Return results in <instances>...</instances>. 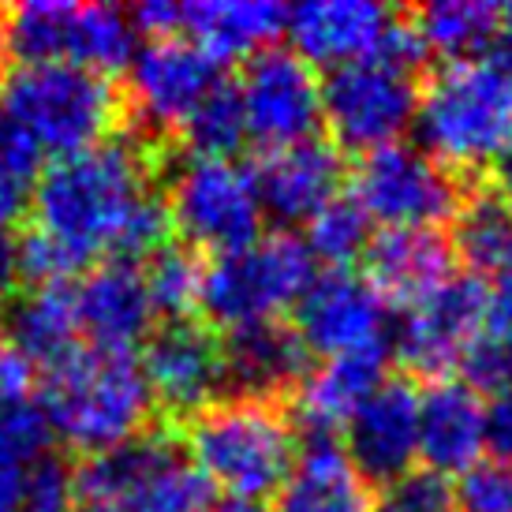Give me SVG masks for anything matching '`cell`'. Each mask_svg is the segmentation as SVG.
Instances as JSON below:
<instances>
[{"mask_svg": "<svg viewBox=\"0 0 512 512\" xmlns=\"http://www.w3.org/2000/svg\"><path fill=\"white\" fill-rule=\"evenodd\" d=\"M154 150L143 139L57 157L34 180V228L15 236L19 281L53 285L98 262H139L169 243L172 221L154 187Z\"/></svg>", "mask_w": 512, "mask_h": 512, "instance_id": "obj_1", "label": "cell"}, {"mask_svg": "<svg viewBox=\"0 0 512 512\" xmlns=\"http://www.w3.org/2000/svg\"><path fill=\"white\" fill-rule=\"evenodd\" d=\"M0 124L38 157H68L128 128V101L109 75L72 64H27L0 86Z\"/></svg>", "mask_w": 512, "mask_h": 512, "instance_id": "obj_2", "label": "cell"}, {"mask_svg": "<svg viewBox=\"0 0 512 512\" xmlns=\"http://www.w3.org/2000/svg\"><path fill=\"white\" fill-rule=\"evenodd\" d=\"M184 449L202 479L232 494V501L258 505L281 494L296 468V430L277 400L225 397L184 419Z\"/></svg>", "mask_w": 512, "mask_h": 512, "instance_id": "obj_3", "label": "cell"}, {"mask_svg": "<svg viewBox=\"0 0 512 512\" xmlns=\"http://www.w3.org/2000/svg\"><path fill=\"white\" fill-rule=\"evenodd\" d=\"M38 404L49 430L90 456L146 434L154 412V397L135 356L94 348H75L72 356L45 367Z\"/></svg>", "mask_w": 512, "mask_h": 512, "instance_id": "obj_4", "label": "cell"}, {"mask_svg": "<svg viewBox=\"0 0 512 512\" xmlns=\"http://www.w3.org/2000/svg\"><path fill=\"white\" fill-rule=\"evenodd\" d=\"M412 128L438 165L475 180L512 143V86L483 60L441 64L419 90Z\"/></svg>", "mask_w": 512, "mask_h": 512, "instance_id": "obj_5", "label": "cell"}, {"mask_svg": "<svg viewBox=\"0 0 512 512\" xmlns=\"http://www.w3.org/2000/svg\"><path fill=\"white\" fill-rule=\"evenodd\" d=\"M75 501L109 512H210L214 486L172 434H139L94 453L72 475Z\"/></svg>", "mask_w": 512, "mask_h": 512, "instance_id": "obj_6", "label": "cell"}, {"mask_svg": "<svg viewBox=\"0 0 512 512\" xmlns=\"http://www.w3.org/2000/svg\"><path fill=\"white\" fill-rule=\"evenodd\" d=\"M307 243L292 232L258 236L232 255H217L202 270L199 311L225 333L258 322H277V314L296 307L314 277Z\"/></svg>", "mask_w": 512, "mask_h": 512, "instance_id": "obj_7", "label": "cell"}, {"mask_svg": "<svg viewBox=\"0 0 512 512\" xmlns=\"http://www.w3.org/2000/svg\"><path fill=\"white\" fill-rule=\"evenodd\" d=\"M8 53L27 64H72L86 72H120L135 57V27L113 4L27 0L4 12Z\"/></svg>", "mask_w": 512, "mask_h": 512, "instance_id": "obj_8", "label": "cell"}, {"mask_svg": "<svg viewBox=\"0 0 512 512\" xmlns=\"http://www.w3.org/2000/svg\"><path fill=\"white\" fill-rule=\"evenodd\" d=\"M161 195L172 228L191 251H214V258L232 255L262 232V206L251 172L232 157L184 154L169 165V187Z\"/></svg>", "mask_w": 512, "mask_h": 512, "instance_id": "obj_9", "label": "cell"}, {"mask_svg": "<svg viewBox=\"0 0 512 512\" xmlns=\"http://www.w3.org/2000/svg\"><path fill=\"white\" fill-rule=\"evenodd\" d=\"M475 180L438 165L427 150L389 143L363 154L352 172V199L385 228L453 225Z\"/></svg>", "mask_w": 512, "mask_h": 512, "instance_id": "obj_10", "label": "cell"}, {"mask_svg": "<svg viewBox=\"0 0 512 512\" xmlns=\"http://www.w3.org/2000/svg\"><path fill=\"white\" fill-rule=\"evenodd\" d=\"M419 113V79L393 72L378 60L333 68L322 83V124L337 150L370 154L400 143Z\"/></svg>", "mask_w": 512, "mask_h": 512, "instance_id": "obj_11", "label": "cell"}, {"mask_svg": "<svg viewBox=\"0 0 512 512\" xmlns=\"http://www.w3.org/2000/svg\"><path fill=\"white\" fill-rule=\"evenodd\" d=\"M221 83V64L195 42H150L128 64V124L143 128V143L157 146L165 135H180L187 116Z\"/></svg>", "mask_w": 512, "mask_h": 512, "instance_id": "obj_12", "label": "cell"}, {"mask_svg": "<svg viewBox=\"0 0 512 512\" xmlns=\"http://www.w3.org/2000/svg\"><path fill=\"white\" fill-rule=\"evenodd\" d=\"M236 94L243 105L247 139H255L262 150L318 139L322 83L311 64L292 49L270 45L255 53L236 83Z\"/></svg>", "mask_w": 512, "mask_h": 512, "instance_id": "obj_13", "label": "cell"}, {"mask_svg": "<svg viewBox=\"0 0 512 512\" xmlns=\"http://www.w3.org/2000/svg\"><path fill=\"white\" fill-rule=\"evenodd\" d=\"M490 285L479 273H456L434 296L404 311L393 337V356L408 378L441 382L460 367L471 341L483 333Z\"/></svg>", "mask_w": 512, "mask_h": 512, "instance_id": "obj_14", "label": "cell"}, {"mask_svg": "<svg viewBox=\"0 0 512 512\" xmlns=\"http://www.w3.org/2000/svg\"><path fill=\"white\" fill-rule=\"evenodd\" d=\"M139 370L154 404H161L172 419H191L225 393L221 341L214 329L191 318H176L154 329L146 337Z\"/></svg>", "mask_w": 512, "mask_h": 512, "instance_id": "obj_15", "label": "cell"}, {"mask_svg": "<svg viewBox=\"0 0 512 512\" xmlns=\"http://www.w3.org/2000/svg\"><path fill=\"white\" fill-rule=\"evenodd\" d=\"M292 311H296L292 329L311 356H348V352L385 341V303L367 285L363 273H318L311 277V285L303 288Z\"/></svg>", "mask_w": 512, "mask_h": 512, "instance_id": "obj_16", "label": "cell"}, {"mask_svg": "<svg viewBox=\"0 0 512 512\" xmlns=\"http://www.w3.org/2000/svg\"><path fill=\"white\" fill-rule=\"evenodd\" d=\"M344 456L370 486L393 483L419 456V389L408 374L385 378L344 423Z\"/></svg>", "mask_w": 512, "mask_h": 512, "instance_id": "obj_17", "label": "cell"}, {"mask_svg": "<svg viewBox=\"0 0 512 512\" xmlns=\"http://www.w3.org/2000/svg\"><path fill=\"white\" fill-rule=\"evenodd\" d=\"M262 217H273L277 225H303L322 206L341 195L344 184V154L329 139H307L296 146L266 150L251 165Z\"/></svg>", "mask_w": 512, "mask_h": 512, "instance_id": "obj_18", "label": "cell"}, {"mask_svg": "<svg viewBox=\"0 0 512 512\" xmlns=\"http://www.w3.org/2000/svg\"><path fill=\"white\" fill-rule=\"evenodd\" d=\"M385 370H389V344L385 341L348 352V356H333L318 370H311L296 393L285 400L296 438H337V430H344L352 412L389 378Z\"/></svg>", "mask_w": 512, "mask_h": 512, "instance_id": "obj_19", "label": "cell"}, {"mask_svg": "<svg viewBox=\"0 0 512 512\" xmlns=\"http://www.w3.org/2000/svg\"><path fill=\"white\" fill-rule=\"evenodd\" d=\"M79 333L90 337L94 352L131 356L154 333V303L146 292L143 270L135 262H98L75 285Z\"/></svg>", "mask_w": 512, "mask_h": 512, "instance_id": "obj_20", "label": "cell"}, {"mask_svg": "<svg viewBox=\"0 0 512 512\" xmlns=\"http://www.w3.org/2000/svg\"><path fill=\"white\" fill-rule=\"evenodd\" d=\"M367 285L382 303L415 307L456 277V247L445 228H382L374 232L367 255Z\"/></svg>", "mask_w": 512, "mask_h": 512, "instance_id": "obj_21", "label": "cell"}, {"mask_svg": "<svg viewBox=\"0 0 512 512\" xmlns=\"http://www.w3.org/2000/svg\"><path fill=\"white\" fill-rule=\"evenodd\" d=\"M393 19L397 12L374 0H307L299 8H288L285 30L292 38V53H299L311 68H344L374 57Z\"/></svg>", "mask_w": 512, "mask_h": 512, "instance_id": "obj_22", "label": "cell"}, {"mask_svg": "<svg viewBox=\"0 0 512 512\" xmlns=\"http://www.w3.org/2000/svg\"><path fill=\"white\" fill-rule=\"evenodd\" d=\"M221 367H225L228 397L277 400L285 404L311 374V352L303 348L296 329L277 322H258L225 333L221 341Z\"/></svg>", "mask_w": 512, "mask_h": 512, "instance_id": "obj_23", "label": "cell"}, {"mask_svg": "<svg viewBox=\"0 0 512 512\" xmlns=\"http://www.w3.org/2000/svg\"><path fill=\"white\" fill-rule=\"evenodd\" d=\"M486 449V404L468 382L441 378L419 393V456L438 475H464Z\"/></svg>", "mask_w": 512, "mask_h": 512, "instance_id": "obj_24", "label": "cell"}, {"mask_svg": "<svg viewBox=\"0 0 512 512\" xmlns=\"http://www.w3.org/2000/svg\"><path fill=\"white\" fill-rule=\"evenodd\" d=\"M288 8L273 0H199L180 4V34H187L217 64L255 57L285 30Z\"/></svg>", "mask_w": 512, "mask_h": 512, "instance_id": "obj_25", "label": "cell"}, {"mask_svg": "<svg viewBox=\"0 0 512 512\" xmlns=\"http://www.w3.org/2000/svg\"><path fill=\"white\" fill-rule=\"evenodd\" d=\"M273 512H374V486L352 468L337 438L303 441Z\"/></svg>", "mask_w": 512, "mask_h": 512, "instance_id": "obj_26", "label": "cell"}, {"mask_svg": "<svg viewBox=\"0 0 512 512\" xmlns=\"http://www.w3.org/2000/svg\"><path fill=\"white\" fill-rule=\"evenodd\" d=\"M8 348L27 363L53 367L79 348V314H75V285H30L23 296L12 299L4 314Z\"/></svg>", "mask_w": 512, "mask_h": 512, "instance_id": "obj_27", "label": "cell"}, {"mask_svg": "<svg viewBox=\"0 0 512 512\" xmlns=\"http://www.w3.org/2000/svg\"><path fill=\"white\" fill-rule=\"evenodd\" d=\"M412 23L419 38L427 42L430 53L453 60L483 57L490 38L498 34L505 19V4H486V0H434L423 8H412Z\"/></svg>", "mask_w": 512, "mask_h": 512, "instance_id": "obj_28", "label": "cell"}, {"mask_svg": "<svg viewBox=\"0 0 512 512\" xmlns=\"http://www.w3.org/2000/svg\"><path fill=\"white\" fill-rule=\"evenodd\" d=\"M456 258H464L471 273H505L512 255V202L494 187H471L453 221Z\"/></svg>", "mask_w": 512, "mask_h": 512, "instance_id": "obj_29", "label": "cell"}, {"mask_svg": "<svg viewBox=\"0 0 512 512\" xmlns=\"http://www.w3.org/2000/svg\"><path fill=\"white\" fill-rule=\"evenodd\" d=\"M370 225V214L352 195H337L307 221V251L311 258H322L329 270H348L356 258L367 255L374 240Z\"/></svg>", "mask_w": 512, "mask_h": 512, "instance_id": "obj_30", "label": "cell"}, {"mask_svg": "<svg viewBox=\"0 0 512 512\" xmlns=\"http://www.w3.org/2000/svg\"><path fill=\"white\" fill-rule=\"evenodd\" d=\"M202 266L199 255L187 247V243H165L157 255L146 258V292L154 303L157 314H165L169 322L187 318V314L199 307L202 292Z\"/></svg>", "mask_w": 512, "mask_h": 512, "instance_id": "obj_31", "label": "cell"}, {"mask_svg": "<svg viewBox=\"0 0 512 512\" xmlns=\"http://www.w3.org/2000/svg\"><path fill=\"white\" fill-rule=\"evenodd\" d=\"M176 139H184L187 154L195 157H228L240 150L247 139V124H243V105L232 83H221L202 101L195 113L187 116Z\"/></svg>", "mask_w": 512, "mask_h": 512, "instance_id": "obj_32", "label": "cell"}, {"mask_svg": "<svg viewBox=\"0 0 512 512\" xmlns=\"http://www.w3.org/2000/svg\"><path fill=\"white\" fill-rule=\"evenodd\" d=\"M374 512H456L453 479L430 468H412L374 494Z\"/></svg>", "mask_w": 512, "mask_h": 512, "instance_id": "obj_33", "label": "cell"}, {"mask_svg": "<svg viewBox=\"0 0 512 512\" xmlns=\"http://www.w3.org/2000/svg\"><path fill=\"white\" fill-rule=\"evenodd\" d=\"M49 423L38 400H19L0 408V460H8L15 468H27L38 464L49 445Z\"/></svg>", "mask_w": 512, "mask_h": 512, "instance_id": "obj_34", "label": "cell"}, {"mask_svg": "<svg viewBox=\"0 0 512 512\" xmlns=\"http://www.w3.org/2000/svg\"><path fill=\"white\" fill-rule=\"evenodd\" d=\"M456 512H512V464L479 460L453 486Z\"/></svg>", "mask_w": 512, "mask_h": 512, "instance_id": "obj_35", "label": "cell"}, {"mask_svg": "<svg viewBox=\"0 0 512 512\" xmlns=\"http://www.w3.org/2000/svg\"><path fill=\"white\" fill-rule=\"evenodd\" d=\"M460 370L475 393L486 389L494 397L501 389H512V337H498L483 329L460 359Z\"/></svg>", "mask_w": 512, "mask_h": 512, "instance_id": "obj_36", "label": "cell"}, {"mask_svg": "<svg viewBox=\"0 0 512 512\" xmlns=\"http://www.w3.org/2000/svg\"><path fill=\"white\" fill-rule=\"evenodd\" d=\"M19 512H75V483L72 471L60 460L42 456L23 475V505Z\"/></svg>", "mask_w": 512, "mask_h": 512, "instance_id": "obj_37", "label": "cell"}, {"mask_svg": "<svg viewBox=\"0 0 512 512\" xmlns=\"http://www.w3.org/2000/svg\"><path fill=\"white\" fill-rule=\"evenodd\" d=\"M34 180H38V172L23 169L19 161L0 154V240L12 236L15 225L27 214V199Z\"/></svg>", "mask_w": 512, "mask_h": 512, "instance_id": "obj_38", "label": "cell"}, {"mask_svg": "<svg viewBox=\"0 0 512 512\" xmlns=\"http://www.w3.org/2000/svg\"><path fill=\"white\" fill-rule=\"evenodd\" d=\"M486 449L494 460L512 464V389H501L486 404Z\"/></svg>", "mask_w": 512, "mask_h": 512, "instance_id": "obj_39", "label": "cell"}, {"mask_svg": "<svg viewBox=\"0 0 512 512\" xmlns=\"http://www.w3.org/2000/svg\"><path fill=\"white\" fill-rule=\"evenodd\" d=\"M30 393V363L0 341V408L27 400Z\"/></svg>", "mask_w": 512, "mask_h": 512, "instance_id": "obj_40", "label": "cell"}, {"mask_svg": "<svg viewBox=\"0 0 512 512\" xmlns=\"http://www.w3.org/2000/svg\"><path fill=\"white\" fill-rule=\"evenodd\" d=\"M483 329L498 333V337H512V270L498 273V285L490 288Z\"/></svg>", "mask_w": 512, "mask_h": 512, "instance_id": "obj_41", "label": "cell"}, {"mask_svg": "<svg viewBox=\"0 0 512 512\" xmlns=\"http://www.w3.org/2000/svg\"><path fill=\"white\" fill-rule=\"evenodd\" d=\"M479 60H483L490 72L501 75V79L512 86V4L505 8V19H501L498 34L490 38V45L483 49V57Z\"/></svg>", "mask_w": 512, "mask_h": 512, "instance_id": "obj_42", "label": "cell"}, {"mask_svg": "<svg viewBox=\"0 0 512 512\" xmlns=\"http://www.w3.org/2000/svg\"><path fill=\"white\" fill-rule=\"evenodd\" d=\"M23 475H27V468H15L8 460H0V512H19V505H23Z\"/></svg>", "mask_w": 512, "mask_h": 512, "instance_id": "obj_43", "label": "cell"}, {"mask_svg": "<svg viewBox=\"0 0 512 512\" xmlns=\"http://www.w3.org/2000/svg\"><path fill=\"white\" fill-rule=\"evenodd\" d=\"M490 187L498 191L501 199L512 202V143L501 150V157L490 165Z\"/></svg>", "mask_w": 512, "mask_h": 512, "instance_id": "obj_44", "label": "cell"}, {"mask_svg": "<svg viewBox=\"0 0 512 512\" xmlns=\"http://www.w3.org/2000/svg\"><path fill=\"white\" fill-rule=\"evenodd\" d=\"M210 512H262L258 505H247V501H228V505H217Z\"/></svg>", "mask_w": 512, "mask_h": 512, "instance_id": "obj_45", "label": "cell"}, {"mask_svg": "<svg viewBox=\"0 0 512 512\" xmlns=\"http://www.w3.org/2000/svg\"><path fill=\"white\" fill-rule=\"evenodd\" d=\"M4 60H8V42H4V12H0V86H4Z\"/></svg>", "mask_w": 512, "mask_h": 512, "instance_id": "obj_46", "label": "cell"}, {"mask_svg": "<svg viewBox=\"0 0 512 512\" xmlns=\"http://www.w3.org/2000/svg\"><path fill=\"white\" fill-rule=\"evenodd\" d=\"M75 512H109V509H101V505H86V501H75Z\"/></svg>", "mask_w": 512, "mask_h": 512, "instance_id": "obj_47", "label": "cell"}, {"mask_svg": "<svg viewBox=\"0 0 512 512\" xmlns=\"http://www.w3.org/2000/svg\"><path fill=\"white\" fill-rule=\"evenodd\" d=\"M509 270H512V255H509Z\"/></svg>", "mask_w": 512, "mask_h": 512, "instance_id": "obj_48", "label": "cell"}]
</instances>
